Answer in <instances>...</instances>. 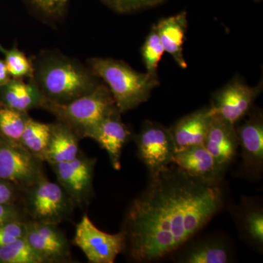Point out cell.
<instances>
[{
  "instance_id": "1",
  "label": "cell",
  "mask_w": 263,
  "mask_h": 263,
  "mask_svg": "<svg viewBox=\"0 0 263 263\" xmlns=\"http://www.w3.org/2000/svg\"><path fill=\"white\" fill-rule=\"evenodd\" d=\"M171 165L150 176L126 214L122 230L125 250L137 262L157 260L179 250L222 207L218 183L205 182Z\"/></svg>"
},
{
  "instance_id": "2",
  "label": "cell",
  "mask_w": 263,
  "mask_h": 263,
  "mask_svg": "<svg viewBox=\"0 0 263 263\" xmlns=\"http://www.w3.org/2000/svg\"><path fill=\"white\" fill-rule=\"evenodd\" d=\"M32 63V79L48 101L69 103L91 92L100 84L89 67L61 53H43Z\"/></svg>"
},
{
  "instance_id": "3",
  "label": "cell",
  "mask_w": 263,
  "mask_h": 263,
  "mask_svg": "<svg viewBox=\"0 0 263 263\" xmlns=\"http://www.w3.org/2000/svg\"><path fill=\"white\" fill-rule=\"evenodd\" d=\"M87 63L93 73L103 79L110 89L121 114L146 102L153 89L160 85L158 76L138 72L120 60L94 57Z\"/></svg>"
},
{
  "instance_id": "4",
  "label": "cell",
  "mask_w": 263,
  "mask_h": 263,
  "mask_svg": "<svg viewBox=\"0 0 263 263\" xmlns=\"http://www.w3.org/2000/svg\"><path fill=\"white\" fill-rule=\"evenodd\" d=\"M42 108L65 123L80 138H88L89 133L114 110L117 109L110 89L100 84L91 92L66 103H57L45 99Z\"/></svg>"
},
{
  "instance_id": "5",
  "label": "cell",
  "mask_w": 263,
  "mask_h": 263,
  "mask_svg": "<svg viewBox=\"0 0 263 263\" xmlns=\"http://www.w3.org/2000/svg\"><path fill=\"white\" fill-rule=\"evenodd\" d=\"M25 211L31 219L48 224H60L68 219L75 205L58 183L45 176L24 190Z\"/></svg>"
},
{
  "instance_id": "6",
  "label": "cell",
  "mask_w": 263,
  "mask_h": 263,
  "mask_svg": "<svg viewBox=\"0 0 263 263\" xmlns=\"http://www.w3.org/2000/svg\"><path fill=\"white\" fill-rule=\"evenodd\" d=\"M43 162L18 142L0 136V179L25 190L46 176Z\"/></svg>"
},
{
  "instance_id": "7",
  "label": "cell",
  "mask_w": 263,
  "mask_h": 263,
  "mask_svg": "<svg viewBox=\"0 0 263 263\" xmlns=\"http://www.w3.org/2000/svg\"><path fill=\"white\" fill-rule=\"evenodd\" d=\"M73 243L91 263H114L126 249L125 235L122 231L116 234L105 233L86 214L76 226Z\"/></svg>"
},
{
  "instance_id": "8",
  "label": "cell",
  "mask_w": 263,
  "mask_h": 263,
  "mask_svg": "<svg viewBox=\"0 0 263 263\" xmlns=\"http://www.w3.org/2000/svg\"><path fill=\"white\" fill-rule=\"evenodd\" d=\"M135 138L138 157L146 165L150 176L173 164L176 150L169 129L158 123L146 122Z\"/></svg>"
},
{
  "instance_id": "9",
  "label": "cell",
  "mask_w": 263,
  "mask_h": 263,
  "mask_svg": "<svg viewBox=\"0 0 263 263\" xmlns=\"http://www.w3.org/2000/svg\"><path fill=\"white\" fill-rule=\"evenodd\" d=\"M97 160L82 151L74 160L51 164L57 182L70 197L75 206H84L93 195V178Z\"/></svg>"
},
{
  "instance_id": "10",
  "label": "cell",
  "mask_w": 263,
  "mask_h": 263,
  "mask_svg": "<svg viewBox=\"0 0 263 263\" xmlns=\"http://www.w3.org/2000/svg\"><path fill=\"white\" fill-rule=\"evenodd\" d=\"M262 89V83L251 86L235 78L214 95L211 112L235 126L253 109Z\"/></svg>"
},
{
  "instance_id": "11",
  "label": "cell",
  "mask_w": 263,
  "mask_h": 263,
  "mask_svg": "<svg viewBox=\"0 0 263 263\" xmlns=\"http://www.w3.org/2000/svg\"><path fill=\"white\" fill-rule=\"evenodd\" d=\"M29 245L43 259V263L71 262L68 240L57 224L27 221L25 236Z\"/></svg>"
},
{
  "instance_id": "12",
  "label": "cell",
  "mask_w": 263,
  "mask_h": 263,
  "mask_svg": "<svg viewBox=\"0 0 263 263\" xmlns=\"http://www.w3.org/2000/svg\"><path fill=\"white\" fill-rule=\"evenodd\" d=\"M248 118L235 127L242 164L252 176L262 172L263 167V117L260 110L252 109Z\"/></svg>"
},
{
  "instance_id": "13",
  "label": "cell",
  "mask_w": 263,
  "mask_h": 263,
  "mask_svg": "<svg viewBox=\"0 0 263 263\" xmlns=\"http://www.w3.org/2000/svg\"><path fill=\"white\" fill-rule=\"evenodd\" d=\"M203 146L212 156L219 173L224 176L239 148L235 126L213 114Z\"/></svg>"
},
{
  "instance_id": "14",
  "label": "cell",
  "mask_w": 263,
  "mask_h": 263,
  "mask_svg": "<svg viewBox=\"0 0 263 263\" xmlns=\"http://www.w3.org/2000/svg\"><path fill=\"white\" fill-rule=\"evenodd\" d=\"M118 109L103 119L89 133L88 138L94 140L108 154L114 169H121L123 148L131 139L132 133L121 119Z\"/></svg>"
},
{
  "instance_id": "15",
  "label": "cell",
  "mask_w": 263,
  "mask_h": 263,
  "mask_svg": "<svg viewBox=\"0 0 263 263\" xmlns=\"http://www.w3.org/2000/svg\"><path fill=\"white\" fill-rule=\"evenodd\" d=\"M213 114L210 107L185 116L170 128L176 152L203 145Z\"/></svg>"
},
{
  "instance_id": "16",
  "label": "cell",
  "mask_w": 263,
  "mask_h": 263,
  "mask_svg": "<svg viewBox=\"0 0 263 263\" xmlns=\"http://www.w3.org/2000/svg\"><path fill=\"white\" fill-rule=\"evenodd\" d=\"M173 163L190 176L205 182L219 184L223 177L212 156L203 145L189 147L176 152Z\"/></svg>"
},
{
  "instance_id": "17",
  "label": "cell",
  "mask_w": 263,
  "mask_h": 263,
  "mask_svg": "<svg viewBox=\"0 0 263 263\" xmlns=\"http://www.w3.org/2000/svg\"><path fill=\"white\" fill-rule=\"evenodd\" d=\"M44 101V96L32 79L26 83L12 78L0 86V104L17 111L28 114L33 109L42 108Z\"/></svg>"
},
{
  "instance_id": "18",
  "label": "cell",
  "mask_w": 263,
  "mask_h": 263,
  "mask_svg": "<svg viewBox=\"0 0 263 263\" xmlns=\"http://www.w3.org/2000/svg\"><path fill=\"white\" fill-rule=\"evenodd\" d=\"M187 24L186 13L182 12L179 14L161 19L154 26L158 33L164 52L171 55L177 65L183 69L187 67L183 52Z\"/></svg>"
},
{
  "instance_id": "19",
  "label": "cell",
  "mask_w": 263,
  "mask_h": 263,
  "mask_svg": "<svg viewBox=\"0 0 263 263\" xmlns=\"http://www.w3.org/2000/svg\"><path fill=\"white\" fill-rule=\"evenodd\" d=\"M80 137L65 123H51V136L45 162L49 164L61 163L74 160L80 154Z\"/></svg>"
},
{
  "instance_id": "20",
  "label": "cell",
  "mask_w": 263,
  "mask_h": 263,
  "mask_svg": "<svg viewBox=\"0 0 263 263\" xmlns=\"http://www.w3.org/2000/svg\"><path fill=\"white\" fill-rule=\"evenodd\" d=\"M230 251L226 242L219 238L199 240L183 250L178 262L183 263H227Z\"/></svg>"
},
{
  "instance_id": "21",
  "label": "cell",
  "mask_w": 263,
  "mask_h": 263,
  "mask_svg": "<svg viewBox=\"0 0 263 263\" xmlns=\"http://www.w3.org/2000/svg\"><path fill=\"white\" fill-rule=\"evenodd\" d=\"M50 136L51 124L37 122L29 117L19 143L44 162Z\"/></svg>"
},
{
  "instance_id": "22",
  "label": "cell",
  "mask_w": 263,
  "mask_h": 263,
  "mask_svg": "<svg viewBox=\"0 0 263 263\" xmlns=\"http://www.w3.org/2000/svg\"><path fill=\"white\" fill-rule=\"evenodd\" d=\"M29 117L28 114L0 104V136L19 143Z\"/></svg>"
},
{
  "instance_id": "23",
  "label": "cell",
  "mask_w": 263,
  "mask_h": 263,
  "mask_svg": "<svg viewBox=\"0 0 263 263\" xmlns=\"http://www.w3.org/2000/svg\"><path fill=\"white\" fill-rule=\"evenodd\" d=\"M0 262L43 263V261L24 237L0 247Z\"/></svg>"
},
{
  "instance_id": "24",
  "label": "cell",
  "mask_w": 263,
  "mask_h": 263,
  "mask_svg": "<svg viewBox=\"0 0 263 263\" xmlns=\"http://www.w3.org/2000/svg\"><path fill=\"white\" fill-rule=\"evenodd\" d=\"M0 52L4 55V62L10 77L13 79H32L34 76V67L32 62L27 58L25 53L16 47L9 50L6 49L1 44Z\"/></svg>"
},
{
  "instance_id": "25",
  "label": "cell",
  "mask_w": 263,
  "mask_h": 263,
  "mask_svg": "<svg viewBox=\"0 0 263 263\" xmlns=\"http://www.w3.org/2000/svg\"><path fill=\"white\" fill-rule=\"evenodd\" d=\"M164 53V49L161 43L158 33L155 27H153L147 36L141 49L142 57L146 72L150 75L157 76V68Z\"/></svg>"
},
{
  "instance_id": "26",
  "label": "cell",
  "mask_w": 263,
  "mask_h": 263,
  "mask_svg": "<svg viewBox=\"0 0 263 263\" xmlns=\"http://www.w3.org/2000/svg\"><path fill=\"white\" fill-rule=\"evenodd\" d=\"M40 17L47 22H54L65 15L68 0H26Z\"/></svg>"
},
{
  "instance_id": "27",
  "label": "cell",
  "mask_w": 263,
  "mask_h": 263,
  "mask_svg": "<svg viewBox=\"0 0 263 263\" xmlns=\"http://www.w3.org/2000/svg\"><path fill=\"white\" fill-rule=\"evenodd\" d=\"M243 232L246 236L260 247L263 243V213L260 208H252L246 212L242 221Z\"/></svg>"
},
{
  "instance_id": "28",
  "label": "cell",
  "mask_w": 263,
  "mask_h": 263,
  "mask_svg": "<svg viewBox=\"0 0 263 263\" xmlns=\"http://www.w3.org/2000/svg\"><path fill=\"white\" fill-rule=\"evenodd\" d=\"M108 8L120 13L133 12L152 8L162 4L165 0H101Z\"/></svg>"
},
{
  "instance_id": "29",
  "label": "cell",
  "mask_w": 263,
  "mask_h": 263,
  "mask_svg": "<svg viewBox=\"0 0 263 263\" xmlns=\"http://www.w3.org/2000/svg\"><path fill=\"white\" fill-rule=\"evenodd\" d=\"M27 221L17 219L0 226V247L24 238L27 234Z\"/></svg>"
},
{
  "instance_id": "30",
  "label": "cell",
  "mask_w": 263,
  "mask_h": 263,
  "mask_svg": "<svg viewBox=\"0 0 263 263\" xmlns=\"http://www.w3.org/2000/svg\"><path fill=\"white\" fill-rule=\"evenodd\" d=\"M17 219H25L14 204H0V226Z\"/></svg>"
},
{
  "instance_id": "31",
  "label": "cell",
  "mask_w": 263,
  "mask_h": 263,
  "mask_svg": "<svg viewBox=\"0 0 263 263\" xmlns=\"http://www.w3.org/2000/svg\"><path fill=\"white\" fill-rule=\"evenodd\" d=\"M19 189L13 183L0 179V204H14Z\"/></svg>"
},
{
  "instance_id": "32",
  "label": "cell",
  "mask_w": 263,
  "mask_h": 263,
  "mask_svg": "<svg viewBox=\"0 0 263 263\" xmlns=\"http://www.w3.org/2000/svg\"><path fill=\"white\" fill-rule=\"evenodd\" d=\"M10 79L11 77L7 70L4 60L0 59V86L6 84Z\"/></svg>"
}]
</instances>
